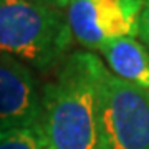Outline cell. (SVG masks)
<instances>
[{"instance_id":"obj_1","label":"cell","mask_w":149,"mask_h":149,"mask_svg":"<svg viewBox=\"0 0 149 149\" xmlns=\"http://www.w3.org/2000/svg\"><path fill=\"white\" fill-rule=\"evenodd\" d=\"M91 52H71L42 86L37 131L42 149H100Z\"/></svg>"},{"instance_id":"obj_2","label":"cell","mask_w":149,"mask_h":149,"mask_svg":"<svg viewBox=\"0 0 149 149\" xmlns=\"http://www.w3.org/2000/svg\"><path fill=\"white\" fill-rule=\"evenodd\" d=\"M71 43L65 12L33 0H0V55L47 73L70 55Z\"/></svg>"},{"instance_id":"obj_3","label":"cell","mask_w":149,"mask_h":149,"mask_svg":"<svg viewBox=\"0 0 149 149\" xmlns=\"http://www.w3.org/2000/svg\"><path fill=\"white\" fill-rule=\"evenodd\" d=\"M98 106V148L149 149V91L113 74L91 53Z\"/></svg>"},{"instance_id":"obj_4","label":"cell","mask_w":149,"mask_h":149,"mask_svg":"<svg viewBox=\"0 0 149 149\" xmlns=\"http://www.w3.org/2000/svg\"><path fill=\"white\" fill-rule=\"evenodd\" d=\"M143 5L138 0H73L65 8V17L73 40L98 52L114 38H138Z\"/></svg>"},{"instance_id":"obj_5","label":"cell","mask_w":149,"mask_h":149,"mask_svg":"<svg viewBox=\"0 0 149 149\" xmlns=\"http://www.w3.org/2000/svg\"><path fill=\"white\" fill-rule=\"evenodd\" d=\"M40 103L42 86L33 70L8 55H0V128H37Z\"/></svg>"},{"instance_id":"obj_6","label":"cell","mask_w":149,"mask_h":149,"mask_svg":"<svg viewBox=\"0 0 149 149\" xmlns=\"http://www.w3.org/2000/svg\"><path fill=\"white\" fill-rule=\"evenodd\" d=\"M118 78L149 91V50L136 37L114 38L98 50Z\"/></svg>"},{"instance_id":"obj_7","label":"cell","mask_w":149,"mask_h":149,"mask_svg":"<svg viewBox=\"0 0 149 149\" xmlns=\"http://www.w3.org/2000/svg\"><path fill=\"white\" fill-rule=\"evenodd\" d=\"M0 149H42L37 128H0Z\"/></svg>"},{"instance_id":"obj_8","label":"cell","mask_w":149,"mask_h":149,"mask_svg":"<svg viewBox=\"0 0 149 149\" xmlns=\"http://www.w3.org/2000/svg\"><path fill=\"white\" fill-rule=\"evenodd\" d=\"M138 38L148 47L149 50V0H146L139 15V27H138Z\"/></svg>"},{"instance_id":"obj_9","label":"cell","mask_w":149,"mask_h":149,"mask_svg":"<svg viewBox=\"0 0 149 149\" xmlns=\"http://www.w3.org/2000/svg\"><path fill=\"white\" fill-rule=\"evenodd\" d=\"M40 5H45V7H50V8H55V10H60V12H65V8L73 2V0H33Z\"/></svg>"},{"instance_id":"obj_10","label":"cell","mask_w":149,"mask_h":149,"mask_svg":"<svg viewBox=\"0 0 149 149\" xmlns=\"http://www.w3.org/2000/svg\"><path fill=\"white\" fill-rule=\"evenodd\" d=\"M138 2H143V3H144V2H146V0H138Z\"/></svg>"}]
</instances>
